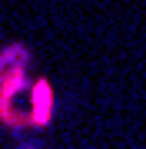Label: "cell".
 I'll return each mask as SVG.
<instances>
[{
  "mask_svg": "<svg viewBox=\"0 0 146 149\" xmlns=\"http://www.w3.org/2000/svg\"><path fill=\"white\" fill-rule=\"evenodd\" d=\"M17 66H30V50L27 47H7V50H0V73L17 70Z\"/></svg>",
  "mask_w": 146,
  "mask_h": 149,
  "instance_id": "7a4b0ae2",
  "label": "cell"
},
{
  "mask_svg": "<svg viewBox=\"0 0 146 149\" xmlns=\"http://www.w3.org/2000/svg\"><path fill=\"white\" fill-rule=\"evenodd\" d=\"M30 126L33 129H47L50 119H53V90H50L47 80H33L30 83Z\"/></svg>",
  "mask_w": 146,
  "mask_h": 149,
  "instance_id": "6da1fadb",
  "label": "cell"
}]
</instances>
